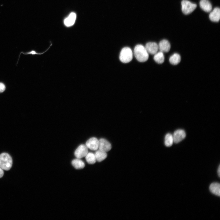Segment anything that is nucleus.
Masks as SVG:
<instances>
[{
	"instance_id": "obj_3",
	"label": "nucleus",
	"mask_w": 220,
	"mask_h": 220,
	"mask_svg": "<svg viewBox=\"0 0 220 220\" xmlns=\"http://www.w3.org/2000/svg\"><path fill=\"white\" fill-rule=\"evenodd\" d=\"M133 52L131 49L129 47L123 48L120 53L119 58L120 61L123 63H128L132 59Z\"/></svg>"
},
{
	"instance_id": "obj_6",
	"label": "nucleus",
	"mask_w": 220,
	"mask_h": 220,
	"mask_svg": "<svg viewBox=\"0 0 220 220\" xmlns=\"http://www.w3.org/2000/svg\"><path fill=\"white\" fill-rule=\"evenodd\" d=\"M111 148V144L106 139L102 138L99 140V149L107 152L110 151Z\"/></svg>"
},
{
	"instance_id": "obj_11",
	"label": "nucleus",
	"mask_w": 220,
	"mask_h": 220,
	"mask_svg": "<svg viewBox=\"0 0 220 220\" xmlns=\"http://www.w3.org/2000/svg\"><path fill=\"white\" fill-rule=\"evenodd\" d=\"M210 20L213 22H218L220 18V9L219 8L216 7L209 15Z\"/></svg>"
},
{
	"instance_id": "obj_8",
	"label": "nucleus",
	"mask_w": 220,
	"mask_h": 220,
	"mask_svg": "<svg viewBox=\"0 0 220 220\" xmlns=\"http://www.w3.org/2000/svg\"><path fill=\"white\" fill-rule=\"evenodd\" d=\"M86 145L90 149L96 151L98 149L99 140L95 137L91 138L86 141Z\"/></svg>"
},
{
	"instance_id": "obj_21",
	"label": "nucleus",
	"mask_w": 220,
	"mask_h": 220,
	"mask_svg": "<svg viewBox=\"0 0 220 220\" xmlns=\"http://www.w3.org/2000/svg\"><path fill=\"white\" fill-rule=\"evenodd\" d=\"M5 88L4 84L0 82V93L3 92L5 90Z\"/></svg>"
},
{
	"instance_id": "obj_23",
	"label": "nucleus",
	"mask_w": 220,
	"mask_h": 220,
	"mask_svg": "<svg viewBox=\"0 0 220 220\" xmlns=\"http://www.w3.org/2000/svg\"><path fill=\"white\" fill-rule=\"evenodd\" d=\"M217 173H218V176L219 177H220V165H219V166L218 167V169L217 170Z\"/></svg>"
},
{
	"instance_id": "obj_4",
	"label": "nucleus",
	"mask_w": 220,
	"mask_h": 220,
	"mask_svg": "<svg viewBox=\"0 0 220 220\" xmlns=\"http://www.w3.org/2000/svg\"><path fill=\"white\" fill-rule=\"evenodd\" d=\"M182 9L183 13L185 14H189L193 12L196 8L197 5L187 0H183L181 2Z\"/></svg>"
},
{
	"instance_id": "obj_14",
	"label": "nucleus",
	"mask_w": 220,
	"mask_h": 220,
	"mask_svg": "<svg viewBox=\"0 0 220 220\" xmlns=\"http://www.w3.org/2000/svg\"><path fill=\"white\" fill-rule=\"evenodd\" d=\"M209 190L213 194L219 196H220V185L217 182L211 184L209 186Z\"/></svg>"
},
{
	"instance_id": "obj_20",
	"label": "nucleus",
	"mask_w": 220,
	"mask_h": 220,
	"mask_svg": "<svg viewBox=\"0 0 220 220\" xmlns=\"http://www.w3.org/2000/svg\"><path fill=\"white\" fill-rule=\"evenodd\" d=\"M85 157L87 162L89 164H93L96 161L95 154L92 152H88Z\"/></svg>"
},
{
	"instance_id": "obj_18",
	"label": "nucleus",
	"mask_w": 220,
	"mask_h": 220,
	"mask_svg": "<svg viewBox=\"0 0 220 220\" xmlns=\"http://www.w3.org/2000/svg\"><path fill=\"white\" fill-rule=\"evenodd\" d=\"M154 55V59L156 62L161 64L164 62V57L163 52L160 51L157 52Z\"/></svg>"
},
{
	"instance_id": "obj_12",
	"label": "nucleus",
	"mask_w": 220,
	"mask_h": 220,
	"mask_svg": "<svg viewBox=\"0 0 220 220\" xmlns=\"http://www.w3.org/2000/svg\"><path fill=\"white\" fill-rule=\"evenodd\" d=\"M76 14L73 12L70 13L64 20L65 25L67 27L73 25L75 23L76 19Z\"/></svg>"
},
{
	"instance_id": "obj_2",
	"label": "nucleus",
	"mask_w": 220,
	"mask_h": 220,
	"mask_svg": "<svg viewBox=\"0 0 220 220\" xmlns=\"http://www.w3.org/2000/svg\"><path fill=\"white\" fill-rule=\"evenodd\" d=\"M13 160L11 156L7 153L0 154V167L6 170H9L12 167Z\"/></svg>"
},
{
	"instance_id": "obj_9",
	"label": "nucleus",
	"mask_w": 220,
	"mask_h": 220,
	"mask_svg": "<svg viewBox=\"0 0 220 220\" xmlns=\"http://www.w3.org/2000/svg\"><path fill=\"white\" fill-rule=\"evenodd\" d=\"M145 47L148 53L152 55L156 53L159 50L158 45L155 42H148Z\"/></svg>"
},
{
	"instance_id": "obj_1",
	"label": "nucleus",
	"mask_w": 220,
	"mask_h": 220,
	"mask_svg": "<svg viewBox=\"0 0 220 220\" xmlns=\"http://www.w3.org/2000/svg\"><path fill=\"white\" fill-rule=\"evenodd\" d=\"M134 53L135 57L140 62H145L148 58L149 53L145 47L141 45H138L135 46Z\"/></svg>"
},
{
	"instance_id": "obj_5",
	"label": "nucleus",
	"mask_w": 220,
	"mask_h": 220,
	"mask_svg": "<svg viewBox=\"0 0 220 220\" xmlns=\"http://www.w3.org/2000/svg\"><path fill=\"white\" fill-rule=\"evenodd\" d=\"M88 148L86 145L82 144L80 145L75 151V156L79 159L85 157L88 152Z\"/></svg>"
},
{
	"instance_id": "obj_7",
	"label": "nucleus",
	"mask_w": 220,
	"mask_h": 220,
	"mask_svg": "<svg viewBox=\"0 0 220 220\" xmlns=\"http://www.w3.org/2000/svg\"><path fill=\"white\" fill-rule=\"evenodd\" d=\"M174 142L178 143L186 137L185 131L182 129H178L175 131L173 135Z\"/></svg>"
},
{
	"instance_id": "obj_19",
	"label": "nucleus",
	"mask_w": 220,
	"mask_h": 220,
	"mask_svg": "<svg viewBox=\"0 0 220 220\" xmlns=\"http://www.w3.org/2000/svg\"><path fill=\"white\" fill-rule=\"evenodd\" d=\"M174 142L173 135L170 133L167 134L165 137L164 144L167 147H170Z\"/></svg>"
},
{
	"instance_id": "obj_16",
	"label": "nucleus",
	"mask_w": 220,
	"mask_h": 220,
	"mask_svg": "<svg viewBox=\"0 0 220 220\" xmlns=\"http://www.w3.org/2000/svg\"><path fill=\"white\" fill-rule=\"evenodd\" d=\"M72 164L73 167L77 169H82L85 166L84 162L80 159L77 158L72 160Z\"/></svg>"
},
{
	"instance_id": "obj_10",
	"label": "nucleus",
	"mask_w": 220,
	"mask_h": 220,
	"mask_svg": "<svg viewBox=\"0 0 220 220\" xmlns=\"http://www.w3.org/2000/svg\"><path fill=\"white\" fill-rule=\"evenodd\" d=\"M159 49L163 53L169 52L170 48V45L169 42L166 39L161 41L158 45Z\"/></svg>"
},
{
	"instance_id": "obj_22",
	"label": "nucleus",
	"mask_w": 220,
	"mask_h": 220,
	"mask_svg": "<svg viewBox=\"0 0 220 220\" xmlns=\"http://www.w3.org/2000/svg\"><path fill=\"white\" fill-rule=\"evenodd\" d=\"M4 175V171L3 169L0 167V178L3 177Z\"/></svg>"
},
{
	"instance_id": "obj_15",
	"label": "nucleus",
	"mask_w": 220,
	"mask_h": 220,
	"mask_svg": "<svg viewBox=\"0 0 220 220\" xmlns=\"http://www.w3.org/2000/svg\"><path fill=\"white\" fill-rule=\"evenodd\" d=\"M96 161L101 162L105 160L107 157L106 152L102 151L99 149L97 150L94 153Z\"/></svg>"
},
{
	"instance_id": "obj_17",
	"label": "nucleus",
	"mask_w": 220,
	"mask_h": 220,
	"mask_svg": "<svg viewBox=\"0 0 220 220\" xmlns=\"http://www.w3.org/2000/svg\"><path fill=\"white\" fill-rule=\"evenodd\" d=\"M181 58L180 55L177 53H174L171 55L169 58V62L173 65H177L180 62Z\"/></svg>"
},
{
	"instance_id": "obj_13",
	"label": "nucleus",
	"mask_w": 220,
	"mask_h": 220,
	"mask_svg": "<svg viewBox=\"0 0 220 220\" xmlns=\"http://www.w3.org/2000/svg\"><path fill=\"white\" fill-rule=\"evenodd\" d=\"M200 6L202 9L207 12H210L212 9L211 4L208 0H201Z\"/></svg>"
}]
</instances>
